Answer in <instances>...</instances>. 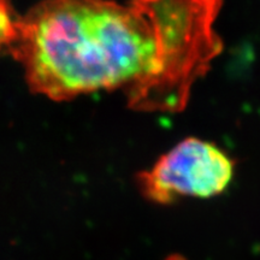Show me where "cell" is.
<instances>
[{
    "label": "cell",
    "mask_w": 260,
    "mask_h": 260,
    "mask_svg": "<svg viewBox=\"0 0 260 260\" xmlns=\"http://www.w3.org/2000/svg\"><path fill=\"white\" fill-rule=\"evenodd\" d=\"M234 176L233 159L216 145L188 138L161 155L151 170L139 175L148 200L172 203L180 197L212 198L226 189Z\"/></svg>",
    "instance_id": "2"
},
{
    "label": "cell",
    "mask_w": 260,
    "mask_h": 260,
    "mask_svg": "<svg viewBox=\"0 0 260 260\" xmlns=\"http://www.w3.org/2000/svg\"><path fill=\"white\" fill-rule=\"evenodd\" d=\"M223 0H46L27 15L0 5V56L31 92L61 102L122 88L136 111L178 112L223 48Z\"/></svg>",
    "instance_id": "1"
}]
</instances>
